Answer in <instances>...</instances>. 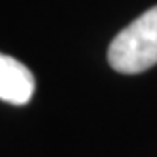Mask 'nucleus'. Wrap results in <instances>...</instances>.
Wrapping results in <instances>:
<instances>
[{
	"label": "nucleus",
	"mask_w": 157,
	"mask_h": 157,
	"mask_svg": "<svg viewBox=\"0 0 157 157\" xmlns=\"http://www.w3.org/2000/svg\"><path fill=\"white\" fill-rule=\"evenodd\" d=\"M34 87V76L23 63L0 53V100L23 106L32 98Z\"/></svg>",
	"instance_id": "f03ea898"
},
{
	"label": "nucleus",
	"mask_w": 157,
	"mask_h": 157,
	"mask_svg": "<svg viewBox=\"0 0 157 157\" xmlns=\"http://www.w3.org/2000/svg\"><path fill=\"white\" fill-rule=\"evenodd\" d=\"M108 63L121 74H138L157 64V6L144 12L112 40Z\"/></svg>",
	"instance_id": "f257e3e1"
}]
</instances>
